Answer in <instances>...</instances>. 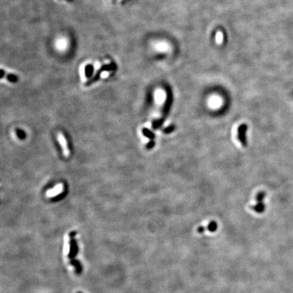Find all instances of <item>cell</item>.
Listing matches in <instances>:
<instances>
[{
  "label": "cell",
  "mask_w": 293,
  "mask_h": 293,
  "mask_svg": "<svg viewBox=\"0 0 293 293\" xmlns=\"http://www.w3.org/2000/svg\"><path fill=\"white\" fill-rule=\"evenodd\" d=\"M78 293H80V292H78Z\"/></svg>",
  "instance_id": "18"
},
{
  "label": "cell",
  "mask_w": 293,
  "mask_h": 293,
  "mask_svg": "<svg viewBox=\"0 0 293 293\" xmlns=\"http://www.w3.org/2000/svg\"><path fill=\"white\" fill-rule=\"evenodd\" d=\"M174 130H175V126L172 124V125L169 126L166 128H164V129L163 130V132H164L165 134H170L172 133V132H174Z\"/></svg>",
  "instance_id": "13"
},
{
  "label": "cell",
  "mask_w": 293,
  "mask_h": 293,
  "mask_svg": "<svg viewBox=\"0 0 293 293\" xmlns=\"http://www.w3.org/2000/svg\"><path fill=\"white\" fill-rule=\"evenodd\" d=\"M208 230L210 231H215L217 228V224L215 221H211L208 225Z\"/></svg>",
  "instance_id": "14"
},
{
  "label": "cell",
  "mask_w": 293,
  "mask_h": 293,
  "mask_svg": "<svg viewBox=\"0 0 293 293\" xmlns=\"http://www.w3.org/2000/svg\"><path fill=\"white\" fill-rule=\"evenodd\" d=\"M155 146V142L153 141V140H151L149 142H148V144H146V148L148 149H152Z\"/></svg>",
  "instance_id": "16"
},
{
  "label": "cell",
  "mask_w": 293,
  "mask_h": 293,
  "mask_svg": "<svg viewBox=\"0 0 293 293\" xmlns=\"http://www.w3.org/2000/svg\"><path fill=\"white\" fill-rule=\"evenodd\" d=\"M165 120L164 119H163L162 118H160V119H159L158 120H155V121L153 122V128L155 130H156V129H158V128H160L161 126H162V124L163 123H164Z\"/></svg>",
  "instance_id": "10"
},
{
  "label": "cell",
  "mask_w": 293,
  "mask_h": 293,
  "mask_svg": "<svg viewBox=\"0 0 293 293\" xmlns=\"http://www.w3.org/2000/svg\"><path fill=\"white\" fill-rule=\"evenodd\" d=\"M265 197V193L264 191H260V192L258 193L256 197L257 202H262Z\"/></svg>",
  "instance_id": "12"
},
{
  "label": "cell",
  "mask_w": 293,
  "mask_h": 293,
  "mask_svg": "<svg viewBox=\"0 0 293 293\" xmlns=\"http://www.w3.org/2000/svg\"><path fill=\"white\" fill-rule=\"evenodd\" d=\"M6 77H7L8 80L11 81V82H16V81L18 80V77L13 74H8Z\"/></svg>",
  "instance_id": "15"
},
{
  "label": "cell",
  "mask_w": 293,
  "mask_h": 293,
  "mask_svg": "<svg viewBox=\"0 0 293 293\" xmlns=\"http://www.w3.org/2000/svg\"><path fill=\"white\" fill-rule=\"evenodd\" d=\"M247 130L248 126L246 124H242L237 128V138L240 143L244 146L247 145V138H246Z\"/></svg>",
  "instance_id": "1"
},
{
  "label": "cell",
  "mask_w": 293,
  "mask_h": 293,
  "mask_svg": "<svg viewBox=\"0 0 293 293\" xmlns=\"http://www.w3.org/2000/svg\"><path fill=\"white\" fill-rule=\"evenodd\" d=\"M224 40V35L221 31H217L215 35V42L218 45L222 44Z\"/></svg>",
  "instance_id": "8"
},
{
  "label": "cell",
  "mask_w": 293,
  "mask_h": 293,
  "mask_svg": "<svg viewBox=\"0 0 293 293\" xmlns=\"http://www.w3.org/2000/svg\"><path fill=\"white\" fill-rule=\"evenodd\" d=\"M115 64H114V63H111V64L104 65V66L102 67V68L100 69L99 70L100 71H99V72L97 73V75H96L94 77H92L90 80L88 81V82L86 83V85H90V84H91V83H92L93 82H94V81L97 80V79L99 78V75L101 73H103V72H105V71H107L113 70V69H115Z\"/></svg>",
  "instance_id": "3"
},
{
  "label": "cell",
  "mask_w": 293,
  "mask_h": 293,
  "mask_svg": "<svg viewBox=\"0 0 293 293\" xmlns=\"http://www.w3.org/2000/svg\"><path fill=\"white\" fill-rule=\"evenodd\" d=\"M252 208L257 213H262L265 209V206L263 202H258L256 205L252 206Z\"/></svg>",
  "instance_id": "7"
},
{
  "label": "cell",
  "mask_w": 293,
  "mask_h": 293,
  "mask_svg": "<svg viewBox=\"0 0 293 293\" xmlns=\"http://www.w3.org/2000/svg\"><path fill=\"white\" fill-rule=\"evenodd\" d=\"M75 235V232H71L70 233V236L71 237V242H70V252L69 254V257L73 258L76 255L77 252H78V248H77V241L73 237Z\"/></svg>",
  "instance_id": "4"
},
{
  "label": "cell",
  "mask_w": 293,
  "mask_h": 293,
  "mask_svg": "<svg viewBox=\"0 0 293 293\" xmlns=\"http://www.w3.org/2000/svg\"><path fill=\"white\" fill-rule=\"evenodd\" d=\"M172 97L171 95V94L169 92L166 93V101H165V103L164 105V107H163V110H162V117L161 118H162L163 119H166V117L168 116L169 111L171 109V107H172Z\"/></svg>",
  "instance_id": "2"
},
{
  "label": "cell",
  "mask_w": 293,
  "mask_h": 293,
  "mask_svg": "<svg viewBox=\"0 0 293 293\" xmlns=\"http://www.w3.org/2000/svg\"><path fill=\"white\" fill-rule=\"evenodd\" d=\"M142 133H143V134L146 136V137L150 138V139L151 140L154 139L155 138L154 133L151 131V130L147 129V128H144V129L142 130Z\"/></svg>",
  "instance_id": "9"
},
{
  "label": "cell",
  "mask_w": 293,
  "mask_h": 293,
  "mask_svg": "<svg viewBox=\"0 0 293 293\" xmlns=\"http://www.w3.org/2000/svg\"><path fill=\"white\" fill-rule=\"evenodd\" d=\"M17 134H18V136H19L20 138H23L24 137V132L21 131V130H18V131H17Z\"/></svg>",
  "instance_id": "17"
},
{
  "label": "cell",
  "mask_w": 293,
  "mask_h": 293,
  "mask_svg": "<svg viewBox=\"0 0 293 293\" xmlns=\"http://www.w3.org/2000/svg\"><path fill=\"white\" fill-rule=\"evenodd\" d=\"M62 191V185L61 184H58V185H56L54 188H53L52 189H50V191H48L47 192V195L48 196H56V195H58L60 193L61 191Z\"/></svg>",
  "instance_id": "6"
},
{
  "label": "cell",
  "mask_w": 293,
  "mask_h": 293,
  "mask_svg": "<svg viewBox=\"0 0 293 293\" xmlns=\"http://www.w3.org/2000/svg\"><path fill=\"white\" fill-rule=\"evenodd\" d=\"M71 264L73 265L75 267V271H76L77 274H79V273L81 272V265H80V263H79V262L78 261V260H71Z\"/></svg>",
  "instance_id": "11"
},
{
  "label": "cell",
  "mask_w": 293,
  "mask_h": 293,
  "mask_svg": "<svg viewBox=\"0 0 293 293\" xmlns=\"http://www.w3.org/2000/svg\"><path fill=\"white\" fill-rule=\"evenodd\" d=\"M58 139L59 142H60V144H61V146H62V148L63 149V153H64L65 156H66V157L69 156V150L68 149V146H67L66 139L65 138L64 136H63L61 133H58Z\"/></svg>",
  "instance_id": "5"
}]
</instances>
